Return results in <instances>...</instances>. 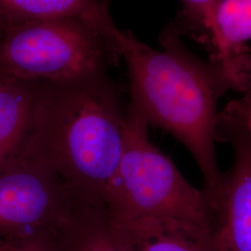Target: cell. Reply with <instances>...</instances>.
Returning <instances> with one entry per match:
<instances>
[{"mask_svg": "<svg viewBox=\"0 0 251 251\" xmlns=\"http://www.w3.org/2000/svg\"><path fill=\"white\" fill-rule=\"evenodd\" d=\"M149 126L128 105L124 152L108 192L114 221L175 218L213 230L214 207L206 189L195 187L170 157L152 144Z\"/></svg>", "mask_w": 251, "mask_h": 251, "instance_id": "277c9868", "label": "cell"}, {"mask_svg": "<svg viewBox=\"0 0 251 251\" xmlns=\"http://www.w3.org/2000/svg\"><path fill=\"white\" fill-rule=\"evenodd\" d=\"M0 17L7 27L54 17H80L100 25L113 22L107 0H0Z\"/></svg>", "mask_w": 251, "mask_h": 251, "instance_id": "30bf717a", "label": "cell"}, {"mask_svg": "<svg viewBox=\"0 0 251 251\" xmlns=\"http://www.w3.org/2000/svg\"><path fill=\"white\" fill-rule=\"evenodd\" d=\"M89 206L56 171L23 147L0 165V240L55 236Z\"/></svg>", "mask_w": 251, "mask_h": 251, "instance_id": "5b68a950", "label": "cell"}, {"mask_svg": "<svg viewBox=\"0 0 251 251\" xmlns=\"http://www.w3.org/2000/svg\"><path fill=\"white\" fill-rule=\"evenodd\" d=\"M41 83L0 75V165L31 134Z\"/></svg>", "mask_w": 251, "mask_h": 251, "instance_id": "ba28073f", "label": "cell"}, {"mask_svg": "<svg viewBox=\"0 0 251 251\" xmlns=\"http://www.w3.org/2000/svg\"><path fill=\"white\" fill-rule=\"evenodd\" d=\"M116 26L114 22L54 17L7 27L0 41V75L63 82L106 73L121 59Z\"/></svg>", "mask_w": 251, "mask_h": 251, "instance_id": "3957f363", "label": "cell"}, {"mask_svg": "<svg viewBox=\"0 0 251 251\" xmlns=\"http://www.w3.org/2000/svg\"><path fill=\"white\" fill-rule=\"evenodd\" d=\"M6 29H7V25H6V23L3 21V19L0 17V41H1L2 37L4 36V34H5Z\"/></svg>", "mask_w": 251, "mask_h": 251, "instance_id": "9a60e30c", "label": "cell"}, {"mask_svg": "<svg viewBox=\"0 0 251 251\" xmlns=\"http://www.w3.org/2000/svg\"><path fill=\"white\" fill-rule=\"evenodd\" d=\"M217 26L218 66L233 88L245 90L251 85V75L238 58V49L251 39V0H221Z\"/></svg>", "mask_w": 251, "mask_h": 251, "instance_id": "9c48e42d", "label": "cell"}, {"mask_svg": "<svg viewBox=\"0 0 251 251\" xmlns=\"http://www.w3.org/2000/svg\"><path fill=\"white\" fill-rule=\"evenodd\" d=\"M242 112L245 121L251 131V95L243 99Z\"/></svg>", "mask_w": 251, "mask_h": 251, "instance_id": "5bb4252c", "label": "cell"}, {"mask_svg": "<svg viewBox=\"0 0 251 251\" xmlns=\"http://www.w3.org/2000/svg\"><path fill=\"white\" fill-rule=\"evenodd\" d=\"M57 235L19 241L0 240V251H61Z\"/></svg>", "mask_w": 251, "mask_h": 251, "instance_id": "4fadbf2b", "label": "cell"}, {"mask_svg": "<svg viewBox=\"0 0 251 251\" xmlns=\"http://www.w3.org/2000/svg\"><path fill=\"white\" fill-rule=\"evenodd\" d=\"M111 222L126 251H217L213 230L186 220L147 217Z\"/></svg>", "mask_w": 251, "mask_h": 251, "instance_id": "52a82bcc", "label": "cell"}, {"mask_svg": "<svg viewBox=\"0 0 251 251\" xmlns=\"http://www.w3.org/2000/svg\"><path fill=\"white\" fill-rule=\"evenodd\" d=\"M61 251H126L104 208L87 206L57 235Z\"/></svg>", "mask_w": 251, "mask_h": 251, "instance_id": "8fae6325", "label": "cell"}, {"mask_svg": "<svg viewBox=\"0 0 251 251\" xmlns=\"http://www.w3.org/2000/svg\"><path fill=\"white\" fill-rule=\"evenodd\" d=\"M217 139L230 143L233 164L214 191L213 236L217 251H251V131L235 102L217 121Z\"/></svg>", "mask_w": 251, "mask_h": 251, "instance_id": "8992f818", "label": "cell"}, {"mask_svg": "<svg viewBox=\"0 0 251 251\" xmlns=\"http://www.w3.org/2000/svg\"><path fill=\"white\" fill-rule=\"evenodd\" d=\"M126 110L107 73L42 81L23 148L56 171L90 206L106 210L125 146Z\"/></svg>", "mask_w": 251, "mask_h": 251, "instance_id": "6da1fadb", "label": "cell"}, {"mask_svg": "<svg viewBox=\"0 0 251 251\" xmlns=\"http://www.w3.org/2000/svg\"><path fill=\"white\" fill-rule=\"evenodd\" d=\"M113 36L125 60L130 86L129 106L146 124L169 132L183 144L202 172L209 192L222 172L216 158L218 100L233 88L219 66L194 58L175 30L161 37L162 50L116 26Z\"/></svg>", "mask_w": 251, "mask_h": 251, "instance_id": "7a4b0ae2", "label": "cell"}, {"mask_svg": "<svg viewBox=\"0 0 251 251\" xmlns=\"http://www.w3.org/2000/svg\"><path fill=\"white\" fill-rule=\"evenodd\" d=\"M186 12L198 19L210 33L214 46L218 44L219 33L217 26V10L221 0H181Z\"/></svg>", "mask_w": 251, "mask_h": 251, "instance_id": "7c38bea8", "label": "cell"}]
</instances>
